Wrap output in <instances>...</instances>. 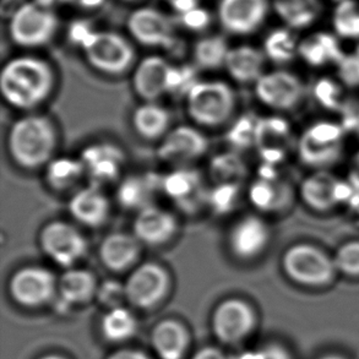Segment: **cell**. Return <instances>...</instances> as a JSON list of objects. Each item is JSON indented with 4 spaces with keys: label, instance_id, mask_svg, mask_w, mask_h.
<instances>
[{
    "label": "cell",
    "instance_id": "cell-47",
    "mask_svg": "<svg viewBox=\"0 0 359 359\" xmlns=\"http://www.w3.org/2000/svg\"><path fill=\"white\" fill-rule=\"evenodd\" d=\"M90 25L85 21H75L69 29V39L73 43L83 47V43L88 41V37L93 34Z\"/></svg>",
    "mask_w": 359,
    "mask_h": 359
},
{
    "label": "cell",
    "instance_id": "cell-59",
    "mask_svg": "<svg viewBox=\"0 0 359 359\" xmlns=\"http://www.w3.org/2000/svg\"><path fill=\"white\" fill-rule=\"evenodd\" d=\"M128 1H131V0H128Z\"/></svg>",
    "mask_w": 359,
    "mask_h": 359
},
{
    "label": "cell",
    "instance_id": "cell-48",
    "mask_svg": "<svg viewBox=\"0 0 359 359\" xmlns=\"http://www.w3.org/2000/svg\"><path fill=\"white\" fill-rule=\"evenodd\" d=\"M175 11H178L180 15L188 13L190 10L195 9L198 6V0H167Z\"/></svg>",
    "mask_w": 359,
    "mask_h": 359
},
{
    "label": "cell",
    "instance_id": "cell-27",
    "mask_svg": "<svg viewBox=\"0 0 359 359\" xmlns=\"http://www.w3.org/2000/svg\"><path fill=\"white\" fill-rule=\"evenodd\" d=\"M266 55L250 46H239L229 49L224 67L229 75L238 83H257L265 74Z\"/></svg>",
    "mask_w": 359,
    "mask_h": 359
},
{
    "label": "cell",
    "instance_id": "cell-11",
    "mask_svg": "<svg viewBox=\"0 0 359 359\" xmlns=\"http://www.w3.org/2000/svg\"><path fill=\"white\" fill-rule=\"evenodd\" d=\"M9 288L11 296L20 304L41 306L53 296L55 277L46 267L25 266L13 275Z\"/></svg>",
    "mask_w": 359,
    "mask_h": 359
},
{
    "label": "cell",
    "instance_id": "cell-21",
    "mask_svg": "<svg viewBox=\"0 0 359 359\" xmlns=\"http://www.w3.org/2000/svg\"><path fill=\"white\" fill-rule=\"evenodd\" d=\"M170 65L165 59L151 55L142 59L133 75V88L146 102H154L167 93V79Z\"/></svg>",
    "mask_w": 359,
    "mask_h": 359
},
{
    "label": "cell",
    "instance_id": "cell-37",
    "mask_svg": "<svg viewBox=\"0 0 359 359\" xmlns=\"http://www.w3.org/2000/svg\"><path fill=\"white\" fill-rule=\"evenodd\" d=\"M135 318L123 306L112 308L103 318L102 330L109 340H126L135 332Z\"/></svg>",
    "mask_w": 359,
    "mask_h": 359
},
{
    "label": "cell",
    "instance_id": "cell-7",
    "mask_svg": "<svg viewBox=\"0 0 359 359\" xmlns=\"http://www.w3.org/2000/svg\"><path fill=\"white\" fill-rule=\"evenodd\" d=\"M58 27V19L50 10L37 3L20 6L10 21V36L22 47L48 43Z\"/></svg>",
    "mask_w": 359,
    "mask_h": 359
},
{
    "label": "cell",
    "instance_id": "cell-23",
    "mask_svg": "<svg viewBox=\"0 0 359 359\" xmlns=\"http://www.w3.org/2000/svg\"><path fill=\"white\" fill-rule=\"evenodd\" d=\"M109 201L101 187L90 184L78 190L69 201V212L78 222L88 227H100L108 219Z\"/></svg>",
    "mask_w": 359,
    "mask_h": 359
},
{
    "label": "cell",
    "instance_id": "cell-39",
    "mask_svg": "<svg viewBox=\"0 0 359 359\" xmlns=\"http://www.w3.org/2000/svg\"><path fill=\"white\" fill-rule=\"evenodd\" d=\"M334 29L342 39H359V4L355 0H344L336 8Z\"/></svg>",
    "mask_w": 359,
    "mask_h": 359
},
{
    "label": "cell",
    "instance_id": "cell-1",
    "mask_svg": "<svg viewBox=\"0 0 359 359\" xmlns=\"http://www.w3.org/2000/svg\"><path fill=\"white\" fill-rule=\"evenodd\" d=\"M52 68L43 59L18 57L5 64L0 74V90L5 101L18 109H32L52 93Z\"/></svg>",
    "mask_w": 359,
    "mask_h": 359
},
{
    "label": "cell",
    "instance_id": "cell-17",
    "mask_svg": "<svg viewBox=\"0 0 359 359\" xmlns=\"http://www.w3.org/2000/svg\"><path fill=\"white\" fill-rule=\"evenodd\" d=\"M131 36L149 47H170L175 43L170 19L157 10L145 8L131 14L128 21Z\"/></svg>",
    "mask_w": 359,
    "mask_h": 359
},
{
    "label": "cell",
    "instance_id": "cell-42",
    "mask_svg": "<svg viewBox=\"0 0 359 359\" xmlns=\"http://www.w3.org/2000/svg\"><path fill=\"white\" fill-rule=\"evenodd\" d=\"M334 262L339 275L347 278H359V239L342 243L334 252Z\"/></svg>",
    "mask_w": 359,
    "mask_h": 359
},
{
    "label": "cell",
    "instance_id": "cell-12",
    "mask_svg": "<svg viewBox=\"0 0 359 359\" xmlns=\"http://www.w3.org/2000/svg\"><path fill=\"white\" fill-rule=\"evenodd\" d=\"M80 160L85 168V175L90 178V184L102 188V185L112 183L121 177L126 155L118 146L100 142L85 147Z\"/></svg>",
    "mask_w": 359,
    "mask_h": 359
},
{
    "label": "cell",
    "instance_id": "cell-34",
    "mask_svg": "<svg viewBox=\"0 0 359 359\" xmlns=\"http://www.w3.org/2000/svg\"><path fill=\"white\" fill-rule=\"evenodd\" d=\"M247 173V165L237 151H227L214 156L210 162V175L216 184L238 183Z\"/></svg>",
    "mask_w": 359,
    "mask_h": 359
},
{
    "label": "cell",
    "instance_id": "cell-44",
    "mask_svg": "<svg viewBox=\"0 0 359 359\" xmlns=\"http://www.w3.org/2000/svg\"><path fill=\"white\" fill-rule=\"evenodd\" d=\"M98 298L104 306L112 308L121 306V303L126 298V286L119 282L107 281L98 288Z\"/></svg>",
    "mask_w": 359,
    "mask_h": 359
},
{
    "label": "cell",
    "instance_id": "cell-51",
    "mask_svg": "<svg viewBox=\"0 0 359 359\" xmlns=\"http://www.w3.org/2000/svg\"><path fill=\"white\" fill-rule=\"evenodd\" d=\"M108 359H149L145 355H142L140 352L136 351H119L116 352L114 355H111Z\"/></svg>",
    "mask_w": 359,
    "mask_h": 359
},
{
    "label": "cell",
    "instance_id": "cell-36",
    "mask_svg": "<svg viewBox=\"0 0 359 359\" xmlns=\"http://www.w3.org/2000/svg\"><path fill=\"white\" fill-rule=\"evenodd\" d=\"M298 44L290 29H273L265 39L264 53L273 63H290L298 54Z\"/></svg>",
    "mask_w": 359,
    "mask_h": 359
},
{
    "label": "cell",
    "instance_id": "cell-14",
    "mask_svg": "<svg viewBox=\"0 0 359 359\" xmlns=\"http://www.w3.org/2000/svg\"><path fill=\"white\" fill-rule=\"evenodd\" d=\"M271 239L269 224L259 216L248 215L238 219L229 232V248L236 257L252 260L266 249Z\"/></svg>",
    "mask_w": 359,
    "mask_h": 359
},
{
    "label": "cell",
    "instance_id": "cell-38",
    "mask_svg": "<svg viewBox=\"0 0 359 359\" xmlns=\"http://www.w3.org/2000/svg\"><path fill=\"white\" fill-rule=\"evenodd\" d=\"M259 118L252 114H243L229 128L226 139L234 151L248 150L255 146Z\"/></svg>",
    "mask_w": 359,
    "mask_h": 359
},
{
    "label": "cell",
    "instance_id": "cell-29",
    "mask_svg": "<svg viewBox=\"0 0 359 359\" xmlns=\"http://www.w3.org/2000/svg\"><path fill=\"white\" fill-rule=\"evenodd\" d=\"M133 126L136 133L147 140L165 135L170 126V113L154 102H146L136 108L133 114Z\"/></svg>",
    "mask_w": 359,
    "mask_h": 359
},
{
    "label": "cell",
    "instance_id": "cell-35",
    "mask_svg": "<svg viewBox=\"0 0 359 359\" xmlns=\"http://www.w3.org/2000/svg\"><path fill=\"white\" fill-rule=\"evenodd\" d=\"M227 42L221 36H210L200 39L194 48L196 67L214 70L224 67L229 52Z\"/></svg>",
    "mask_w": 359,
    "mask_h": 359
},
{
    "label": "cell",
    "instance_id": "cell-25",
    "mask_svg": "<svg viewBox=\"0 0 359 359\" xmlns=\"http://www.w3.org/2000/svg\"><path fill=\"white\" fill-rule=\"evenodd\" d=\"M248 198L252 206L262 212H282L288 209L294 199V191L290 184L280 180L257 178L248 190Z\"/></svg>",
    "mask_w": 359,
    "mask_h": 359
},
{
    "label": "cell",
    "instance_id": "cell-22",
    "mask_svg": "<svg viewBox=\"0 0 359 359\" xmlns=\"http://www.w3.org/2000/svg\"><path fill=\"white\" fill-rule=\"evenodd\" d=\"M340 180L329 170H316L299 187V198L308 209L316 212H329L339 206L337 185Z\"/></svg>",
    "mask_w": 359,
    "mask_h": 359
},
{
    "label": "cell",
    "instance_id": "cell-58",
    "mask_svg": "<svg viewBox=\"0 0 359 359\" xmlns=\"http://www.w3.org/2000/svg\"><path fill=\"white\" fill-rule=\"evenodd\" d=\"M337 1H340L341 3V1H344V0H337Z\"/></svg>",
    "mask_w": 359,
    "mask_h": 359
},
{
    "label": "cell",
    "instance_id": "cell-30",
    "mask_svg": "<svg viewBox=\"0 0 359 359\" xmlns=\"http://www.w3.org/2000/svg\"><path fill=\"white\" fill-rule=\"evenodd\" d=\"M85 175V168L80 158L59 157L52 158L46 165L44 178L47 184L57 191H67L78 184Z\"/></svg>",
    "mask_w": 359,
    "mask_h": 359
},
{
    "label": "cell",
    "instance_id": "cell-10",
    "mask_svg": "<svg viewBox=\"0 0 359 359\" xmlns=\"http://www.w3.org/2000/svg\"><path fill=\"white\" fill-rule=\"evenodd\" d=\"M126 299L136 306L150 308L165 297L168 273L155 262H145L131 272L126 285Z\"/></svg>",
    "mask_w": 359,
    "mask_h": 359
},
{
    "label": "cell",
    "instance_id": "cell-2",
    "mask_svg": "<svg viewBox=\"0 0 359 359\" xmlns=\"http://www.w3.org/2000/svg\"><path fill=\"white\" fill-rule=\"evenodd\" d=\"M57 146L53 123L44 116H26L11 126L8 149L16 165L25 170H36L48 165Z\"/></svg>",
    "mask_w": 359,
    "mask_h": 359
},
{
    "label": "cell",
    "instance_id": "cell-18",
    "mask_svg": "<svg viewBox=\"0 0 359 359\" xmlns=\"http://www.w3.org/2000/svg\"><path fill=\"white\" fill-rule=\"evenodd\" d=\"M291 126L282 117L259 118L257 126V147L262 163L276 165L286 160V144L291 139Z\"/></svg>",
    "mask_w": 359,
    "mask_h": 359
},
{
    "label": "cell",
    "instance_id": "cell-50",
    "mask_svg": "<svg viewBox=\"0 0 359 359\" xmlns=\"http://www.w3.org/2000/svg\"><path fill=\"white\" fill-rule=\"evenodd\" d=\"M193 359H226L224 355L219 352V350L215 348H204V350L199 351L196 355L193 357Z\"/></svg>",
    "mask_w": 359,
    "mask_h": 359
},
{
    "label": "cell",
    "instance_id": "cell-6",
    "mask_svg": "<svg viewBox=\"0 0 359 359\" xmlns=\"http://www.w3.org/2000/svg\"><path fill=\"white\" fill-rule=\"evenodd\" d=\"M81 48L93 68L109 75L126 73L135 58L131 44L114 32L93 31Z\"/></svg>",
    "mask_w": 359,
    "mask_h": 359
},
{
    "label": "cell",
    "instance_id": "cell-5",
    "mask_svg": "<svg viewBox=\"0 0 359 359\" xmlns=\"http://www.w3.org/2000/svg\"><path fill=\"white\" fill-rule=\"evenodd\" d=\"M236 96L229 83L221 80H200L187 96L191 119L203 126H219L233 113Z\"/></svg>",
    "mask_w": 359,
    "mask_h": 359
},
{
    "label": "cell",
    "instance_id": "cell-16",
    "mask_svg": "<svg viewBox=\"0 0 359 359\" xmlns=\"http://www.w3.org/2000/svg\"><path fill=\"white\" fill-rule=\"evenodd\" d=\"M267 14L266 0H221V24L231 34H252L264 22Z\"/></svg>",
    "mask_w": 359,
    "mask_h": 359
},
{
    "label": "cell",
    "instance_id": "cell-49",
    "mask_svg": "<svg viewBox=\"0 0 359 359\" xmlns=\"http://www.w3.org/2000/svg\"><path fill=\"white\" fill-rule=\"evenodd\" d=\"M238 359H272L271 353L267 345L260 350L248 351L239 355Z\"/></svg>",
    "mask_w": 359,
    "mask_h": 359
},
{
    "label": "cell",
    "instance_id": "cell-13",
    "mask_svg": "<svg viewBox=\"0 0 359 359\" xmlns=\"http://www.w3.org/2000/svg\"><path fill=\"white\" fill-rule=\"evenodd\" d=\"M206 150L208 139L201 131L191 126H180L165 134L157 155L168 163L185 165L200 158Z\"/></svg>",
    "mask_w": 359,
    "mask_h": 359
},
{
    "label": "cell",
    "instance_id": "cell-55",
    "mask_svg": "<svg viewBox=\"0 0 359 359\" xmlns=\"http://www.w3.org/2000/svg\"><path fill=\"white\" fill-rule=\"evenodd\" d=\"M355 165H357V168H358V170H359V152H358V154H357V155H355Z\"/></svg>",
    "mask_w": 359,
    "mask_h": 359
},
{
    "label": "cell",
    "instance_id": "cell-20",
    "mask_svg": "<svg viewBox=\"0 0 359 359\" xmlns=\"http://www.w3.org/2000/svg\"><path fill=\"white\" fill-rule=\"evenodd\" d=\"M177 229L175 215L155 205L139 211L133 224L134 236L147 245H162L170 242Z\"/></svg>",
    "mask_w": 359,
    "mask_h": 359
},
{
    "label": "cell",
    "instance_id": "cell-56",
    "mask_svg": "<svg viewBox=\"0 0 359 359\" xmlns=\"http://www.w3.org/2000/svg\"><path fill=\"white\" fill-rule=\"evenodd\" d=\"M60 1H63V3H70V4H76L78 0H60Z\"/></svg>",
    "mask_w": 359,
    "mask_h": 359
},
{
    "label": "cell",
    "instance_id": "cell-46",
    "mask_svg": "<svg viewBox=\"0 0 359 359\" xmlns=\"http://www.w3.org/2000/svg\"><path fill=\"white\" fill-rule=\"evenodd\" d=\"M182 21L187 29L191 31H201L209 26L211 18L206 10L200 9L196 6L195 9L182 15Z\"/></svg>",
    "mask_w": 359,
    "mask_h": 359
},
{
    "label": "cell",
    "instance_id": "cell-24",
    "mask_svg": "<svg viewBox=\"0 0 359 359\" xmlns=\"http://www.w3.org/2000/svg\"><path fill=\"white\" fill-rule=\"evenodd\" d=\"M163 175L145 173L129 175L118 187V203L126 210H136L137 212L149 208L157 191H162Z\"/></svg>",
    "mask_w": 359,
    "mask_h": 359
},
{
    "label": "cell",
    "instance_id": "cell-3",
    "mask_svg": "<svg viewBox=\"0 0 359 359\" xmlns=\"http://www.w3.org/2000/svg\"><path fill=\"white\" fill-rule=\"evenodd\" d=\"M281 266L287 278L297 286L313 290L331 286L339 275L334 257L311 243H297L287 248Z\"/></svg>",
    "mask_w": 359,
    "mask_h": 359
},
{
    "label": "cell",
    "instance_id": "cell-43",
    "mask_svg": "<svg viewBox=\"0 0 359 359\" xmlns=\"http://www.w3.org/2000/svg\"><path fill=\"white\" fill-rule=\"evenodd\" d=\"M198 69L190 65H172L167 79V93L173 96H188L190 90L199 83Z\"/></svg>",
    "mask_w": 359,
    "mask_h": 359
},
{
    "label": "cell",
    "instance_id": "cell-33",
    "mask_svg": "<svg viewBox=\"0 0 359 359\" xmlns=\"http://www.w3.org/2000/svg\"><path fill=\"white\" fill-rule=\"evenodd\" d=\"M275 9L288 27L306 29L320 14L319 0H275Z\"/></svg>",
    "mask_w": 359,
    "mask_h": 359
},
{
    "label": "cell",
    "instance_id": "cell-15",
    "mask_svg": "<svg viewBox=\"0 0 359 359\" xmlns=\"http://www.w3.org/2000/svg\"><path fill=\"white\" fill-rule=\"evenodd\" d=\"M162 191L185 212L199 209L208 200L201 177L196 170L189 168H180L163 175Z\"/></svg>",
    "mask_w": 359,
    "mask_h": 359
},
{
    "label": "cell",
    "instance_id": "cell-54",
    "mask_svg": "<svg viewBox=\"0 0 359 359\" xmlns=\"http://www.w3.org/2000/svg\"><path fill=\"white\" fill-rule=\"evenodd\" d=\"M41 359H63L60 358V357H57V355H47V357H43V358Z\"/></svg>",
    "mask_w": 359,
    "mask_h": 359
},
{
    "label": "cell",
    "instance_id": "cell-28",
    "mask_svg": "<svg viewBox=\"0 0 359 359\" xmlns=\"http://www.w3.org/2000/svg\"><path fill=\"white\" fill-rule=\"evenodd\" d=\"M298 55L313 68H321L332 63L340 64L345 58L339 41L326 32H316L303 39L298 44Z\"/></svg>",
    "mask_w": 359,
    "mask_h": 359
},
{
    "label": "cell",
    "instance_id": "cell-4",
    "mask_svg": "<svg viewBox=\"0 0 359 359\" xmlns=\"http://www.w3.org/2000/svg\"><path fill=\"white\" fill-rule=\"evenodd\" d=\"M345 131L342 124L336 121L313 123L297 142L302 163L316 170H326L335 165L342 156Z\"/></svg>",
    "mask_w": 359,
    "mask_h": 359
},
{
    "label": "cell",
    "instance_id": "cell-9",
    "mask_svg": "<svg viewBox=\"0 0 359 359\" xmlns=\"http://www.w3.org/2000/svg\"><path fill=\"white\" fill-rule=\"evenodd\" d=\"M306 86L299 76L287 70H275L262 75L255 83L257 100L273 111L286 112L303 101Z\"/></svg>",
    "mask_w": 359,
    "mask_h": 359
},
{
    "label": "cell",
    "instance_id": "cell-52",
    "mask_svg": "<svg viewBox=\"0 0 359 359\" xmlns=\"http://www.w3.org/2000/svg\"><path fill=\"white\" fill-rule=\"evenodd\" d=\"M104 3V0H78L76 5L85 9H96Z\"/></svg>",
    "mask_w": 359,
    "mask_h": 359
},
{
    "label": "cell",
    "instance_id": "cell-31",
    "mask_svg": "<svg viewBox=\"0 0 359 359\" xmlns=\"http://www.w3.org/2000/svg\"><path fill=\"white\" fill-rule=\"evenodd\" d=\"M152 344L161 358L182 359L187 348V334L175 321H163L156 326Z\"/></svg>",
    "mask_w": 359,
    "mask_h": 359
},
{
    "label": "cell",
    "instance_id": "cell-45",
    "mask_svg": "<svg viewBox=\"0 0 359 359\" xmlns=\"http://www.w3.org/2000/svg\"><path fill=\"white\" fill-rule=\"evenodd\" d=\"M339 67L341 81L350 88H359V50L357 53L345 55Z\"/></svg>",
    "mask_w": 359,
    "mask_h": 359
},
{
    "label": "cell",
    "instance_id": "cell-57",
    "mask_svg": "<svg viewBox=\"0 0 359 359\" xmlns=\"http://www.w3.org/2000/svg\"><path fill=\"white\" fill-rule=\"evenodd\" d=\"M4 3H10V1H13V0H3Z\"/></svg>",
    "mask_w": 359,
    "mask_h": 359
},
{
    "label": "cell",
    "instance_id": "cell-32",
    "mask_svg": "<svg viewBox=\"0 0 359 359\" xmlns=\"http://www.w3.org/2000/svg\"><path fill=\"white\" fill-rule=\"evenodd\" d=\"M96 291V280L91 272L83 269H69L59 281L60 296L67 304L88 301Z\"/></svg>",
    "mask_w": 359,
    "mask_h": 359
},
{
    "label": "cell",
    "instance_id": "cell-8",
    "mask_svg": "<svg viewBox=\"0 0 359 359\" xmlns=\"http://www.w3.org/2000/svg\"><path fill=\"white\" fill-rule=\"evenodd\" d=\"M39 245L50 260L67 269H72L88 252V241L83 234L64 221L46 224L39 234Z\"/></svg>",
    "mask_w": 359,
    "mask_h": 359
},
{
    "label": "cell",
    "instance_id": "cell-26",
    "mask_svg": "<svg viewBox=\"0 0 359 359\" xmlns=\"http://www.w3.org/2000/svg\"><path fill=\"white\" fill-rule=\"evenodd\" d=\"M140 244L134 234L123 232L108 234L100 245V259L109 270L124 271L137 260Z\"/></svg>",
    "mask_w": 359,
    "mask_h": 359
},
{
    "label": "cell",
    "instance_id": "cell-53",
    "mask_svg": "<svg viewBox=\"0 0 359 359\" xmlns=\"http://www.w3.org/2000/svg\"><path fill=\"white\" fill-rule=\"evenodd\" d=\"M316 359H348L347 357H345L344 355H340V353H325V355H320V357H318Z\"/></svg>",
    "mask_w": 359,
    "mask_h": 359
},
{
    "label": "cell",
    "instance_id": "cell-40",
    "mask_svg": "<svg viewBox=\"0 0 359 359\" xmlns=\"http://www.w3.org/2000/svg\"><path fill=\"white\" fill-rule=\"evenodd\" d=\"M313 95L327 111L344 113L347 108L344 88L334 79H319L313 88Z\"/></svg>",
    "mask_w": 359,
    "mask_h": 359
},
{
    "label": "cell",
    "instance_id": "cell-41",
    "mask_svg": "<svg viewBox=\"0 0 359 359\" xmlns=\"http://www.w3.org/2000/svg\"><path fill=\"white\" fill-rule=\"evenodd\" d=\"M241 200V187L238 183H222L215 185L208 191L206 204L219 215L233 211Z\"/></svg>",
    "mask_w": 359,
    "mask_h": 359
},
{
    "label": "cell",
    "instance_id": "cell-19",
    "mask_svg": "<svg viewBox=\"0 0 359 359\" xmlns=\"http://www.w3.org/2000/svg\"><path fill=\"white\" fill-rule=\"evenodd\" d=\"M255 324L252 308L239 299H229L216 309L214 329L224 342L233 344L244 339Z\"/></svg>",
    "mask_w": 359,
    "mask_h": 359
}]
</instances>
